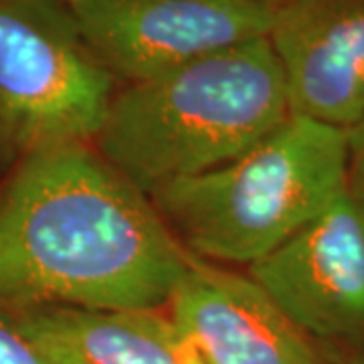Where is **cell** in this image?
I'll list each match as a JSON object with an SVG mask.
<instances>
[{
    "instance_id": "cell-1",
    "label": "cell",
    "mask_w": 364,
    "mask_h": 364,
    "mask_svg": "<svg viewBox=\"0 0 364 364\" xmlns=\"http://www.w3.org/2000/svg\"><path fill=\"white\" fill-rule=\"evenodd\" d=\"M191 253L90 144L16 162L0 186V310L164 308Z\"/></svg>"
},
{
    "instance_id": "cell-2",
    "label": "cell",
    "mask_w": 364,
    "mask_h": 364,
    "mask_svg": "<svg viewBox=\"0 0 364 364\" xmlns=\"http://www.w3.org/2000/svg\"><path fill=\"white\" fill-rule=\"evenodd\" d=\"M291 116L267 37L116 91L93 148L148 196L231 162Z\"/></svg>"
},
{
    "instance_id": "cell-3",
    "label": "cell",
    "mask_w": 364,
    "mask_h": 364,
    "mask_svg": "<svg viewBox=\"0 0 364 364\" xmlns=\"http://www.w3.org/2000/svg\"><path fill=\"white\" fill-rule=\"evenodd\" d=\"M346 193V130L291 114L241 156L148 198L193 257L249 267Z\"/></svg>"
},
{
    "instance_id": "cell-4",
    "label": "cell",
    "mask_w": 364,
    "mask_h": 364,
    "mask_svg": "<svg viewBox=\"0 0 364 364\" xmlns=\"http://www.w3.org/2000/svg\"><path fill=\"white\" fill-rule=\"evenodd\" d=\"M67 0H0V152L93 144L117 91Z\"/></svg>"
},
{
    "instance_id": "cell-5",
    "label": "cell",
    "mask_w": 364,
    "mask_h": 364,
    "mask_svg": "<svg viewBox=\"0 0 364 364\" xmlns=\"http://www.w3.org/2000/svg\"><path fill=\"white\" fill-rule=\"evenodd\" d=\"M69 4L91 49L126 85L267 37L275 18V6L257 0H73Z\"/></svg>"
},
{
    "instance_id": "cell-6",
    "label": "cell",
    "mask_w": 364,
    "mask_h": 364,
    "mask_svg": "<svg viewBox=\"0 0 364 364\" xmlns=\"http://www.w3.org/2000/svg\"><path fill=\"white\" fill-rule=\"evenodd\" d=\"M247 275L322 344H364V200L340 196Z\"/></svg>"
},
{
    "instance_id": "cell-7",
    "label": "cell",
    "mask_w": 364,
    "mask_h": 364,
    "mask_svg": "<svg viewBox=\"0 0 364 364\" xmlns=\"http://www.w3.org/2000/svg\"><path fill=\"white\" fill-rule=\"evenodd\" d=\"M168 316L203 364H338L249 275L191 257Z\"/></svg>"
},
{
    "instance_id": "cell-8",
    "label": "cell",
    "mask_w": 364,
    "mask_h": 364,
    "mask_svg": "<svg viewBox=\"0 0 364 364\" xmlns=\"http://www.w3.org/2000/svg\"><path fill=\"white\" fill-rule=\"evenodd\" d=\"M294 116L350 130L364 116V0H287L267 35Z\"/></svg>"
},
{
    "instance_id": "cell-9",
    "label": "cell",
    "mask_w": 364,
    "mask_h": 364,
    "mask_svg": "<svg viewBox=\"0 0 364 364\" xmlns=\"http://www.w3.org/2000/svg\"><path fill=\"white\" fill-rule=\"evenodd\" d=\"M53 364H203L160 308L9 312Z\"/></svg>"
},
{
    "instance_id": "cell-10",
    "label": "cell",
    "mask_w": 364,
    "mask_h": 364,
    "mask_svg": "<svg viewBox=\"0 0 364 364\" xmlns=\"http://www.w3.org/2000/svg\"><path fill=\"white\" fill-rule=\"evenodd\" d=\"M0 364H53L4 310H0Z\"/></svg>"
},
{
    "instance_id": "cell-11",
    "label": "cell",
    "mask_w": 364,
    "mask_h": 364,
    "mask_svg": "<svg viewBox=\"0 0 364 364\" xmlns=\"http://www.w3.org/2000/svg\"><path fill=\"white\" fill-rule=\"evenodd\" d=\"M348 134V193L364 200V116Z\"/></svg>"
},
{
    "instance_id": "cell-12",
    "label": "cell",
    "mask_w": 364,
    "mask_h": 364,
    "mask_svg": "<svg viewBox=\"0 0 364 364\" xmlns=\"http://www.w3.org/2000/svg\"><path fill=\"white\" fill-rule=\"evenodd\" d=\"M257 2H263V4H269V6H282L284 2H287V0H257Z\"/></svg>"
},
{
    "instance_id": "cell-13",
    "label": "cell",
    "mask_w": 364,
    "mask_h": 364,
    "mask_svg": "<svg viewBox=\"0 0 364 364\" xmlns=\"http://www.w3.org/2000/svg\"><path fill=\"white\" fill-rule=\"evenodd\" d=\"M352 364H364V360H356V363H352Z\"/></svg>"
},
{
    "instance_id": "cell-14",
    "label": "cell",
    "mask_w": 364,
    "mask_h": 364,
    "mask_svg": "<svg viewBox=\"0 0 364 364\" xmlns=\"http://www.w3.org/2000/svg\"><path fill=\"white\" fill-rule=\"evenodd\" d=\"M67 2H73V0H67Z\"/></svg>"
}]
</instances>
